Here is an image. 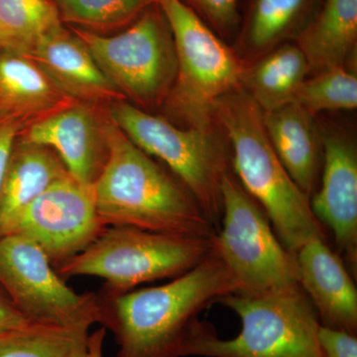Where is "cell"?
<instances>
[{
  "mask_svg": "<svg viewBox=\"0 0 357 357\" xmlns=\"http://www.w3.org/2000/svg\"><path fill=\"white\" fill-rule=\"evenodd\" d=\"M0 288L33 324L89 333L102 321L98 294L68 287L44 251L22 234L0 237Z\"/></svg>",
  "mask_w": 357,
  "mask_h": 357,
  "instance_id": "cell-10",
  "label": "cell"
},
{
  "mask_svg": "<svg viewBox=\"0 0 357 357\" xmlns=\"http://www.w3.org/2000/svg\"><path fill=\"white\" fill-rule=\"evenodd\" d=\"M62 23L53 0H0V53L29 56Z\"/></svg>",
  "mask_w": 357,
  "mask_h": 357,
  "instance_id": "cell-22",
  "label": "cell"
},
{
  "mask_svg": "<svg viewBox=\"0 0 357 357\" xmlns=\"http://www.w3.org/2000/svg\"><path fill=\"white\" fill-rule=\"evenodd\" d=\"M237 292L236 280L213 245L203 261L164 285L119 295L98 294L100 325L114 333L116 357H182L199 314Z\"/></svg>",
  "mask_w": 357,
  "mask_h": 357,
  "instance_id": "cell-1",
  "label": "cell"
},
{
  "mask_svg": "<svg viewBox=\"0 0 357 357\" xmlns=\"http://www.w3.org/2000/svg\"><path fill=\"white\" fill-rule=\"evenodd\" d=\"M314 0H253L241 45L253 61L273 50L304 27Z\"/></svg>",
  "mask_w": 357,
  "mask_h": 357,
  "instance_id": "cell-21",
  "label": "cell"
},
{
  "mask_svg": "<svg viewBox=\"0 0 357 357\" xmlns=\"http://www.w3.org/2000/svg\"><path fill=\"white\" fill-rule=\"evenodd\" d=\"M33 323L25 318L0 288V335L21 330Z\"/></svg>",
  "mask_w": 357,
  "mask_h": 357,
  "instance_id": "cell-29",
  "label": "cell"
},
{
  "mask_svg": "<svg viewBox=\"0 0 357 357\" xmlns=\"http://www.w3.org/2000/svg\"><path fill=\"white\" fill-rule=\"evenodd\" d=\"M109 114L136 146L162 160L173 171L218 229L222 178L231 172L229 144L213 130L177 128L124 100L110 102Z\"/></svg>",
  "mask_w": 357,
  "mask_h": 357,
  "instance_id": "cell-7",
  "label": "cell"
},
{
  "mask_svg": "<svg viewBox=\"0 0 357 357\" xmlns=\"http://www.w3.org/2000/svg\"><path fill=\"white\" fill-rule=\"evenodd\" d=\"M268 139L290 177L307 198L318 190L323 166V135L314 115L295 102L262 112Z\"/></svg>",
  "mask_w": 357,
  "mask_h": 357,
  "instance_id": "cell-16",
  "label": "cell"
},
{
  "mask_svg": "<svg viewBox=\"0 0 357 357\" xmlns=\"http://www.w3.org/2000/svg\"><path fill=\"white\" fill-rule=\"evenodd\" d=\"M215 122L227 134L231 171L265 211L275 234L290 252L314 239L328 241L310 199L301 191L268 139L262 110L241 86L215 103Z\"/></svg>",
  "mask_w": 357,
  "mask_h": 357,
  "instance_id": "cell-3",
  "label": "cell"
},
{
  "mask_svg": "<svg viewBox=\"0 0 357 357\" xmlns=\"http://www.w3.org/2000/svg\"><path fill=\"white\" fill-rule=\"evenodd\" d=\"M314 217L332 231L337 253L357 275V150L337 130L323 135V166L318 190L310 199Z\"/></svg>",
  "mask_w": 357,
  "mask_h": 357,
  "instance_id": "cell-12",
  "label": "cell"
},
{
  "mask_svg": "<svg viewBox=\"0 0 357 357\" xmlns=\"http://www.w3.org/2000/svg\"><path fill=\"white\" fill-rule=\"evenodd\" d=\"M357 0H324L321 9L298 34L299 47L309 65V75L347 68L356 53Z\"/></svg>",
  "mask_w": 357,
  "mask_h": 357,
  "instance_id": "cell-19",
  "label": "cell"
},
{
  "mask_svg": "<svg viewBox=\"0 0 357 357\" xmlns=\"http://www.w3.org/2000/svg\"><path fill=\"white\" fill-rule=\"evenodd\" d=\"M107 227L96 210L93 185L67 174L34 199L10 234L34 241L57 269L89 248Z\"/></svg>",
  "mask_w": 357,
  "mask_h": 357,
  "instance_id": "cell-11",
  "label": "cell"
},
{
  "mask_svg": "<svg viewBox=\"0 0 357 357\" xmlns=\"http://www.w3.org/2000/svg\"><path fill=\"white\" fill-rule=\"evenodd\" d=\"M29 57L61 93L76 102L98 105L124 100L83 40L64 23L42 37Z\"/></svg>",
  "mask_w": 357,
  "mask_h": 357,
  "instance_id": "cell-14",
  "label": "cell"
},
{
  "mask_svg": "<svg viewBox=\"0 0 357 357\" xmlns=\"http://www.w3.org/2000/svg\"><path fill=\"white\" fill-rule=\"evenodd\" d=\"M109 157L93 185L96 210L107 227L213 238L217 227L178 183L129 139L109 114Z\"/></svg>",
  "mask_w": 357,
  "mask_h": 357,
  "instance_id": "cell-2",
  "label": "cell"
},
{
  "mask_svg": "<svg viewBox=\"0 0 357 357\" xmlns=\"http://www.w3.org/2000/svg\"><path fill=\"white\" fill-rule=\"evenodd\" d=\"M124 98L155 107L165 102L177 72L172 33L158 1L114 36L73 29Z\"/></svg>",
  "mask_w": 357,
  "mask_h": 357,
  "instance_id": "cell-9",
  "label": "cell"
},
{
  "mask_svg": "<svg viewBox=\"0 0 357 357\" xmlns=\"http://www.w3.org/2000/svg\"><path fill=\"white\" fill-rule=\"evenodd\" d=\"M296 257L299 285L316 310L321 326L356 335L357 290L342 257L321 239L303 245Z\"/></svg>",
  "mask_w": 357,
  "mask_h": 357,
  "instance_id": "cell-15",
  "label": "cell"
},
{
  "mask_svg": "<svg viewBox=\"0 0 357 357\" xmlns=\"http://www.w3.org/2000/svg\"><path fill=\"white\" fill-rule=\"evenodd\" d=\"M213 238L107 227L89 248L56 270L62 278L98 277L105 281L102 292L119 295L190 271L211 252Z\"/></svg>",
  "mask_w": 357,
  "mask_h": 357,
  "instance_id": "cell-6",
  "label": "cell"
},
{
  "mask_svg": "<svg viewBox=\"0 0 357 357\" xmlns=\"http://www.w3.org/2000/svg\"><path fill=\"white\" fill-rule=\"evenodd\" d=\"M307 76L304 53L285 43L246 64L241 86L262 112H269L293 102Z\"/></svg>",
  "mask_w": 357,
  "mask_h": 357,
  "instance_id": "cell-20",
  "label": "cell"
},
{
  "mask_svg": "<svg viewBox=\"0 0 357 357\" xmlns=\"http://www.w3.org/2000/svg\"><path fill=\"white\" fill-rule=\"evenodd\" d=\"M63 23L98 33L130 25L158 0H53Z\"/></svg>",
  "mask_w": 357,
  "mask_h": 357,
  "instance_id": "cell-24",
  "label": "cell"
},
{
  "mask_svg": "<svg viewBox=\"0 0 357 357\" xmlns=\"http://www.w3.org/2000/svg\"><path fill=\"white\" fill-rule=\"evenodd\" d=\"M79 102L61 93L29 56L0 53V116L30 124Z\"/></svg>",
  "mask_w": 357,
  "mask_h": 357,
  "instance_id": "cell-18",
  "label": "cell"
},
{
  "mask_svg": "<svg viewBox=\"0 0 357 357\" xmlns=\"http://www.w3.org/2000/svg\"><path fill=\"white\" fill-rule=\"evenodd\" d=\"M107 328H100L89 335L86 349L82 357H102L103 340H105Z\"/></svg>",
  "mask_w": 357,
  "mask_h": 357,
  "instance_id": "cell-30",
  "label": "cell"
},
{
  "mask_svg": "<svg viewBox=\"0 0 357 357\" xmlns=\"http://www.w3.org/2000/svg\"><path fill=\"white\" fill-rule=\"evenodd\" d=\"M211 29L223 36L230 35L239 22L238 0H182Z\"/></svg>",
  "mask_w": 357,
  "mask_h": 357,
  "instance_id": "cell-26",
  "label": "cell"
},
{
  "mask_svg": "<svg viewBox=\"0 0 357 357\" xmlns=\"http://www.w3.org/2000/svg\"><path fill=\"white\" fill-rule=\"evenodd\" d=\"M318 338L323 357H357L356 335L321 326Z\"/></svg>",
  "mask_w": 357,
  "mask_h": 357,
  "instance_id": "cell-27",
  "label": "cell"
},
{
  "mask_svg": "<svg viewBox=\"0 0 357 357\" xmlns=\"http://www.w3.org/2000/svg\"><path fill=\"white\" fill-rule=\"evenodd\" d=\"M312 115L357 107V77L347 68L324 70L305 79L294 102Z\"/></svg>",
  "mask_w": 357,
  "mask_h": 357,
  "instance_id": "cell-25",
  "label": "cell"
},
{
  "mask_svg": "<svg viewBox=\"0 0 357 357\" xmlns=\"http://www.w3.org/2000/svg\"><path fill=\"white\" fill-rule=\"evenodd\" d=\"M218 303L236 312L241 333L222 340L211 324L197 319L182 357H323L318 314L299 284L259 294H230Z\"/></svg>",
  "mask_w": 357,
  "mask_h": 357,
  "instance_id": "cell-4",
  "label": "cell"
},
{
  "mask_svg": "<svg viewBox=\"0 0 357 357\" xmlns=\"http://www.w3.org/2000/svg\"><path fill=\"white\" fill-rule=\"evenodd\" d=\"M89 335L32 324L0 335V357H82Z\"/></svg>",
  "mask_w": 357,
  "mask_h": 357,
  "instance_id": "cell-23",
  "label": "cell"
},
{
  "mask_svg": "<svg viewBox=\"0 0 357 357\" xmlns=\"http://www.w3.org/2000/svg\"><path fill=\"white\" fill-rule=\"evenodd\" d=\"M222 213L213 248L238 286V292L259 294L299 284L297 257L277 234L261 206L234 174L222 183Z\"/></svg>",
  "mask_w": 357,
  "mask_h": 357,
  "instance_id": "cell-8",
  "label": "cell"
},
{
  "mask_svg": "<svg viewBox=\"0 0 357 357\" xmlns=\"http://www.w3.org/2000/svg\"><path fill=\"white\" fill-rule=\"evenodd\" d=\"M67 174L53 150L20 136L0 185V237L10 234L34 199Z\"/></svg>",
  "mask_w": 357,
  "mask_h": 357,
  "instance_id": "cell-17",
  "label": "cell"
},
{
  "mask_svg": "<svg viewBox=\"0 0 357 357\" xmlns=\"http://www.w3.org/2000/svg\"><path fill=\"white\" fill-rule=\"evenodd\" d=\"M175 46L177 72L165 102L189 128L213 130L215 103L241 86L245 61L182 0H158Z\"/></svg>",
  "mask_w": 357,
  "mask_h": 357,
  "instance_id": "cell-5",
  "label": "cell"
},
{
  "mask_svg": "<svg viewBox=\"0 0 357 357\" xmlns=\"http://www.w3.org/2000/svg\"><path fill=\"white\" fill-rule=\"evenodd\" d=\"M24 128V126L16 119L0 116V185L3 180L14 145Z\"/></svg>",
  "mask_w": 357,
  "mask_h": 357,
  "instance_id": "cell-28",
  "label": "cell"
},
{
  "mask_svg": "<svg viewBox=\"0 0 357 357\" xmlns=\"http://www.w3.org/2000/svg\"><path fill=\"white\" fill-rule=\"evenodd\" d=\"M107 119L98 103L75 102L30 124L20 137L50 148L75 180L93 185L109 157Z\"/></svg>",
  "mask_w": 357,
  "mask_h": 357,
  "instance_id": "cell-13",
  "label": "cell"
}]
</instances>
